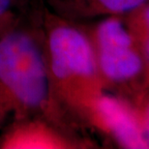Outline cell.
<instances>
[{
	"label": "cell",
	"instance_id": "ba28073f",
	"mask_svg": "<svg viewBox=\"0 0 149 149\" xmlns=\"http://www.w3.org/2000/svg\"><path fill=\"white\" fill-rule=\"evenodd\" d=\"M22 0H0V17L11 13H16Z\"/></svg>",
	"mask_w": 149,
	"mask_h": 149
},
{
	"label": "cell",
	"instance_id": "52a82bcc",
	"mask_svg": "<svg viewBox=\"0 0 149 149\" xmlns=\"http://www.w3.org/2000/svg\"><path fill=\"white\" fill-rule=\"evenodd\" d=\"M132 106L149 146V88L127 100Z\"/></svg>",
	"mask_w": 149,
	"mask_h": 149
},
{
	"label": "cell",
	"instance_id": "277c9868",
	"mask_svg": "<svg viewBox=\"0 0 149 149\" xmlns=\"http://www.w3.org/2000/svg\"><path fill=\"white\" fill-rule=\"evenodd\" d=\"M0 149H76L95 147L77 127L46 115L26 116L4 125Z\"/></svg>",
	"mask_w": 149,
	"mask_h": 149
},
{
	"label": "cell",
	"instance_id": "3957f363",
	"mask_svg": "<svg viewBox=\"0 0 149 149\" xmlns=\"http://www.w3.org/2000/svg\"><path fill=\"white\" fill-rule=\"evenodd\" d=\"M90 41L107 92L129 100L149 88L144 60L122 17L79 23Z\"/></svg>",
	"mask_w": 149,
	"mask_h": 149
},
{
	"label": "cell",
	"instance_id": "7a4b0ae2",
	"mask_svg": "<svg viewBox=\"0 0 149 149\" xmlns=\"http://www.w3.org/2000/svg\"><path fill=\"white\" fill-rule=\"evenodd\" d=\"M33 115L76 126L53 101L39 20L24 23L17 17L0 36V128L8 119Z\"/></svg>",
	"mask_w": 149,
	"mask_h": 149
},
{
	"label": "cell",
	"instance_id": "9c48e42d",
	"mask_svg": "<svg viewBox=\"0 0 149 149\" xmlns=\"http://www.w3.org/2000/svg\"><path fill=\"white\" fill-rule=\"evenodd\" d=\"M17 17H17V13H11L0 19V36L16 22Z\"/></svg>",
	"mask_w": 149,
	"mask_h": 149
},
{
	"label": "cell",
	"instance_id": "6da1fadb",
	"mask_svg": "<svg viewBox=\"0 0 149 149\" xmlns=\"http://www.w3.org/2000/svg\"><path fill=\"white\" fill-rule=\"evenodd\" d=\"M38 20L53 101L72 123L77 127L84 125L88 112L107 93L90 41L79 23L47 8Z\"/></svg>",
	"mask_w": 149,
	"mask_h": 149
},
{
	"label": "cell",
	"instance_id": "5b68a950",
	"mask_svg": "<svg viewBox=\"0 0 149 149\" xmlns=\"http://www.w3.org/2000/svg\"><path fill=\"white\" fill-rule=\"evenodd\" d=\"M47 9L70 22L83 23L107 17H124L149 0H45Z\"/></svg>",
	"mask_w": 149,
	"mask_h": 149
},
{
	"label": "cell",
	"instance_id": "8992f818",
	"mask_svg": "<svg viewBox=\"0 0 149 149\" xmlns=\"http://www.w3.org/2000/svg\"><path fill=\"white\" fill-rule=\"evenodd\" d=\"M146 65L149 77V3L122 17Z\"/></svg>",
	"mask_w": 149,
	"mask_h": 149
}]
</instances>
